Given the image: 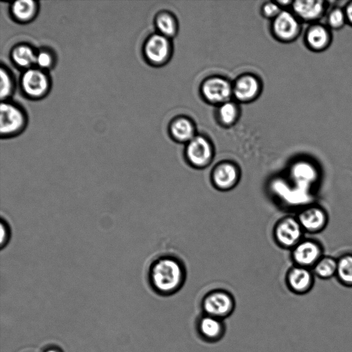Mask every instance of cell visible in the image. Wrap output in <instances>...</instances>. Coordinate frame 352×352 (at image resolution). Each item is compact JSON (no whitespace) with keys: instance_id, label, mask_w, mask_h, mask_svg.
<instances>
[{"instance_id":"cell-1","label":"cell","mask_w":352,"mask_h":352,"mask_svg":"<svg viewBox=\"0 0 352 352\" xmlns=\"http://www.w3.org/2000/svg\"><path fill=\"white\" fill-rule=\"evenodd\" d=\"M148 276L153 290L163 296L176 293L184 282V274L179 264L170 258H161L153 262Z\"/></svg>"},{"instance_id":"cell-2","label":"cell","mask_w":352,"mask_h":352,"mask_svg":"<svg viewBox=\"0 0 352 352\" xmlns=\"http://www.w3.org/2000/svg\"><path fill=\"white\" fill-rule=\"evenodd\" d=\"M201 313L226 320L235 310L234 296L223 289H214L205 294L200 302Z\"/></svg>"},{"instance_id":"cell-3","label":"cell","mask_w":352,"mask_h":352,"mask_svg":"<svg viewBox=\"0 0 352 352\" xmlns=\"http://www.w3.org/2000/svg\"><path fill=\"white\" fill-rule=\"evenodd\" d=\"M195 329L201 341L214 344L226 335V324L224 320L201 313L195 319Z\"/></svg>"},{"instance_id":"cell-4","label":"cell","mask_w":352,"mask_h":352,"mask_svg":"<svg viewBox=\"0 0 352 352\" xmlns=\"http://www.w3.org/2000/svg\"><path fill=\"white\" fill-rule=\"evenodd\" d=\"M25 116L16 104L1 101L0 104V133L2 137L13 135L24 127Z\"/></svg>"},{"instance_id":"cell-5","label":"cell","mask_w":352,"mask_h":352,"mask_svg":"<svg viewBox=\"0 0 352 352\" xmlns=\"http://www.w3.org/2000/svg\"><path fill=\"white\" fill-rule=\"evenodd\" d=\"M323 256L320 243L313 239H302L292 248V256L296 265L309 269Z\"/></svg>"},{"instance_id":"cell-6","label":"cell","mask_w":352,"mask_h":352,"mask_svg":"<svg viewBox=\"0 0 352 352\" xmlns=\"http://www.w3.org/2000/svg\"><path fill=\"white\" fill-rule=\"evenodd\" d=\"M21 86L28 96L37 98L43 96L49 90L50 80L47 75L39 68L25 69L21 77Z\"/></svg>"},{"instance_id":"cell-7","label":"cell","mask_w":352,"mask_h":352,"mask_svg":"<svg viewBox=\"0 0 352 352\" xmlns=\"http://www.w3.org/2000/svg\"><path fill=\"white\" fill-rule=\"evenodd\" d=\"M297 219L305 232L313 234L321 232L326 228L329 217L324 208L311 204L299 212Z\"/></svg>"},{"instance_id":"cell-8","label":"cell","mask_w":352,"mask_h":352,"mask_svg":"<svg viewBox=\"0 0 352 352\" xmlns=\"http://www.w3.org/2000/svg\"><path fill=\"white\" fill-rule=\"evenodd\" d=\"M304 232L297 218L292 217L283 219L275 230L278 241L288 248H294L302 239Z\"/></svg>"},{"instance_id":"cell-9","label":"cell","mask_w":352,"mask_h":352,"mask_svg":"<svg viewBox=\"0 0 352 352\" xmlns=\"http://www.w3.org/2000/svg\"><path fill=\"white\" fill-rule=\"evenodd\" d=\"M314 278L311 269L295 265L289 270L286 276V283L292 292L298 295H304L309 293L313 288Z\"/></svg>"},{"instance_id":"cell-10","label":"cell","mask_w":352,"mask_h":352,"mask_svg":"<svg viewBox=\"0 0 352 352\" xmlns=\"http://www.w3.org/2000/svg\"><path fill=\"white\" fill-rule=\"evenodd\" d=\"M186 154L189 161L195 166L206 165L212 156L211 148L208 141L202 137H194L189 141Z\"/></svg>"},{"instance_id":"cell-11","label":"cell","mask_w":352,"mask_h":352,"mask_svg":"<svg viewBox=\"0 0 352 352\" xmlns=\"http://www.w3.org/2000/svg\"><path fill=\"white\" fill-rule=\"evenodd\" d=\"M203 94L210 101L226 102L232 94V88L228 81L220 78H212L203 85Z\"/></svg>"},{"instance_id":"cell-12","label":"cell","mask_w":352,"mask_h":352,"mask_svg":"<svg viewBox=\"0 0 352 352\" xmlns=\"http://www.w3.org/2000/svg\"><path fill=\"white\" fill-rule=\"evenodd\" d=\"M144 50L148 60L160 63L166 58L169 52V44L166 36L162 34H154L146 41Z\"/></svg>"},{"instance_id":"cell-13","label":"cell","mask_w":352,"mask_h":352,"mask_svg":"<svg viewBox=\"0 0 352 352\" xmlns=\"http://www.w3.org/2000/svg\"><path fill=\"white\" fill-rule=\"evenodd\" d=\"M274 30L276 34L281 39L289 40L297 35L299 24L292 14L287 11H281L275 18Z\"/></svg>"},{"instance_id":"cell-14","label":"cell","mask_w":352,"mask_h":352,"mask_svg":"<svg viewBox=\"0 0 352 352\" xmlns=\"http://www.w3.org/2000/svg\"><path fill=\"white\" fill-rule=\"evenodd\" d=\"M293 8L296 14L307 21H313L322 16L324 6L322 1H296Z\"/></svg>"},{"instance_id":"cell-15","label":"cell","mask_w":352,"mask_h":352,"mask_svg":"<svg viewBox=\"0 0 352 352\" xmlns=\"http://www.w3.org/2000/svg\"><path fill=\"white\" fill-rule=\"evenodd\" d=\"M238 177L236 167L228 163L218 166L213 173V180L215 185L220 188L232 187Z\"/></svg>"},{"instance_id":"cell-16","label":"cell","mask_w":352,"mask_h":352,"mask_svg":"<svg viewBox=\"0 0 352 352\" xmlns=\"http://www.w3.org/2000/svg\"><path fill=\"white\" fill-rule=\"evenodd\" d=\"M36 56V52L25 44L15 46L11 52L12 60L15 65L25 69L35 65Z\"/></svg>"},{"instance_id":"cell-17","label":"cell","mask_w":352,"mask_h":352,"mask_svg":"<svg viewBox=\"0 0 352 352\" xmlns=\"http://www.w3.org/2000/svg\"><path fill=\"white\" fill-rule=\"evenodd\" d=\"M258 91L257 80L252 76H246L240 78L236 83L233 92L240 100H249L253 98Z\"/></svg>"},{"instance_id":"cell-18","label":"cell","mask_w":352,"mask_h":352,"mask_svg":"<svg viewBox=\"0 0 352 352\" xmlns=\"http://www.w3.org/2000/svg\"><path fill=\"white\" fill-rule=\"evenodd\" d=\"M336 277L341 285L352 287V253H345L337 258Z\"/></svg>"},{"instance_id":"cell-19","label":"cell","mask_w":352,"mask_h":352,"mask_svg":"<svg viewBox=\"0 0 352 352\" xmlns=\"http://www.w3.org/2000/svg\"><path fill=\"white\" fill-rule=\"evenodd\" d=\"M37 11V3L32 0L14 1L11 6L12 16L19 21L26 22L33 19Z\"/></svg>"},{"instance_id":"cell-20","label":"cell","mask_w":352,"mask_h":352,"mask_svg":"<svg viewBox=\"0 0 352 352\" xmlns=\"http://www.w3.org/2000/svg\"><path fill=\"white\" fill-rule=\"evenodd\" d=\"M315 276L322 280L330 279L336 275L337 258L323 255L311 269Z\"/></svg>"},{"instance_id":"cell-21","label":"cell","mask_w":352,"mask_h":352,"mask_svg":"<svg viewBox=\"0 0 352 352\" xmlns=\"http://www.w3.org/2000/svg\"><path fill=\"white\" fill-rule=\"evenodd\" d=\"M307 41L312 49L322 50L329 44V34L322 25H314L307 33Z\"/></svg>"},{"instance_id":"cell-22","label":"cell","mask_w":352,"mask_h":352,"mask_svg":"<svg viewBox=\"0 0 352 352\" xmlns=\"http://www.w3.org/2000/svg\"><path fill=\"white\" fill-rule=\"evenodd\" d=\"M173 135L182 141L191 140L194 137V129L192 124L186 119L175 122L171 127Z\"/></svg>"},{"instance_id":"cell-23","label":"cell","mask_w":352,"mask_h":352,"mask_svg":"<svg viewBox=\"0 0 352 352\" xmlns=\"http://www.w3.org/2000/svg\"><path fill=\"white\" fill-rule=\"evenodd\" d=\"M0 98L4 101L12 94L14 82L9 71L3 66L0 69Z\"/></svg>"},{"instance_id":"cell-24","label":"cell","mask_w":352,"mask_h":352,"mask_svg":"<svg viewBox=\"0 0 352 352\" xmlns=\"http://www.w3.org/2000/svg\"><path fill=\"white\" fill-rule=\"evenodd\" d=\"M156 24L158 30L164 36H170L175 32V23L173 19L168 14H163L157 16Z\"/></svg>"},{"instance_id":"cell-25","label":"cell","mask_w":352,"mask_h":352,"mask_svg":"<svg viewBox=\"0 0 352 352\" xmlns=\"http://www.w3.org/2000/svg\"><path fill=\"white\" fill-rule=\"evenodd\" d=\"M221 120L227 124L234 121L237 116V109L234 103L226 102L222 104L219 110Z\"/></svg>"},{"instance_id":"cell-26","label":"cell","mask_w":352,"mask_h":352,"mask_svg":"<svg viewBox=\"0 0 352 352\" xmlns=\"http://www.w3.org/2000/svg\"><path fill=\"white\" fill-rule=\"evenodd\" d=\"M346 19L345 12L338 8L331 10L327 16L328 24L334 29L342 28Z\"/></svg>"},{"instance_id":"cell-27","label":"cell","mask_w":352,"mask_h":352,"mask_svg":"<svg viewBox=\"0 0 352 352\" xmlns=\"http://www.w3.org/2000/svg\"><path fill=\"white\" fill-rule=\"evenodd\" d=\"M54 63L52 54L47 50H41L36 52V63L38 68L41 69L50 68Z\"/></svg>"},{"instance_id":"cell-28","label":"cell","mask_w":352,"mask_h":352,"mask_svg":"<svg viewBox=\"0 0 352 352\" xmlns=\"http://www.w3.org/2000/svg\"><path fill=\"white\" fill-rule=\"evenodd\" d=\"M1 226V241H0V248L3 250L5 248L11 239L12 230L11 227L6 219L1 217L0 221Z\"/></svg>"},{"instance_id":"cell-29","label":"cell","mask_w":352,"mask_h":352,"mask_svg":"<svg viewBox=\"0 0 352 352\" xmlns=\"http://www.w3.org/2000/svg\"><path fill=\"white\" fill-rule=\"evenodd\" d=\"M263 11L265 14L270 17H276L281 12L279 7L272 3H268L267 4L265 5Z\"/></svg>"},{"instance_id":"cell-30","label":"cell","mask_w":352,"mask_h":352,"mask_svg":"<svg viewBox=\"0 0 352 352\" xmlns=\"http://www.w3.org/2000/svg\"><path fill=\"white\" fill-rule=\"evenodd\" d=\"M345 15L346 20L349 21L351 23H352V2H351L346 8Z\"/></svg>"},{"instance_id":"cell-31","label":"cell","mask_w":352,"mask_h":352,"mask_svg":"<svg viewBox=\"0 0 352 352\" xmlns=\"http://www.w3.org/2000/svg\"><path fill=\"white\" fill-rule=\"evenodd\" d=\"M43 352H63L62 350L57 346H50L46 348Z\"/></svg>"}]
</instances>
